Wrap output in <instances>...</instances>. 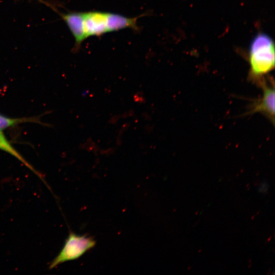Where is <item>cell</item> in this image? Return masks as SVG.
<instances>
[{"label": "cell", "instance_id": "1", "mask_svg": "<svg viewBox=\"0 0 275 275\" xmlns=\"http://www.w3.org/2000/svg\"><path fill=\"white\" fill-rule=\"evenodd\" d=\"M249 60L250 79L259 86L274 67V44L269 35L259 33L255 36L250 44Z\"/></svg>", "mask_w": 275, "mask_h": 275}, {"label": "cell", "instance_id": "2", "mask_svg": "<svg viewBox=\"0 0 275 275\" xmlns=\"http://www.w3.org/2000/svg\"><path fill=\"white\" fill-rule=\"evenodd\" d=\"M95 244L96 241L92 238L70 232L62 249L50 263L49 269H53L65 262L79 258Z\"/></svg>", "mask_w": 275, "mask_h": 275}, {"label": "cell", "instance_id": "3", "mask_svg": "<svg viewBox=\"0 0 275 275\" xmlns=\"http://www.w3.org/2000/svg\"><path fill=\"white\" fill-rule=\"evenodd\" d=\"M259 86L262 89V95L253 101L249 105L246 115L261 113L269 119L272 123L274 120V84H267L263 80Z\"/></svg>", "mask_w": 275, "mask_h": 275}, {"label": "cell", "instance_id": "4", "mask_svg": "<svg viewBox=\"0 0 275 275\" xmlns=\"http://www.w3.org/2000/svg\"><path fill=\"white\" fill-rule=\"evenodd\" d=\"M84 30L86 39L91 36L100 37L108 33L107 12L97 11L84 12Z\"/></svg>", "mask_w": 275, "mask_h": 275}, {"label": "cell", "instance_id": "5", "mask_svg": "<svg viewBox=\"0 0 275 275\" xmlns=\"http://www.w3.org/2000/svg\"><path fill=\"white\" fill-rule=\"evenodd\" d=\"M75 40L74 50L77 51L86 39L84 30V12L60 13Z\"/></svg>", "mask_w": 275, "mask_h": 275}, {"label": "cell", "instance_id": "6", "mask_svg": "<svg viewBox=\"0 0 275 275\" xmlns=\"http://www.w3.org/2000/svg\"><path fill=\"white\" fill-rule=\"evenodd\" d=\"M128 17L123 15L107 12V26L108 32L118 31L125 29H131L134 31L139 30L137 20L142 16Z\"/></svg>", "mask_w": 275, "mask_h": 275}, {"label": "cell", "instance_id": "7", "mask_svg": "<svg viewBox=\"0 0 275 275\" xmlns=\"http://www.w3.org/2000/svg\"><path fill=\"white\" fill-rule=\"evenodd\" d=\"M0 150L3 151L13 156L21 163L29 169L32 171L35 175H36L43 182L47 185L49 188L47 183L45 181L44 177L38 171H37L30 163H29L19 153V152L12 145L9 140L6 138L5 135L0 130Z\"/></svg>", "mask_w": 275, "mask_h": 275}, {"label": "cell", "instance_id": "8", "mask_svg": "<svg viewBox=\"0 0 275 275\" xmlns=\"http://www.w3.org/2000/svg\"><path fill=\"white\" fill-rule=\"evenodd\" d=\"M35 120L31 118H13L0 114V130H3L20 123Z\"/></svg>", "mask_w": 275, "mask_h": 275}, {"label": "cell", "instance_id": "9", "mask_svg": "<svg viewBox=\"0 0 275 275\" xmlns=\"http://www.w3.org/2000/svg\"><path fill=\"white\" fill-rule=\"evenodd\" d=\"M269 187V185L266 181L262 182L258 188V191L260 193H266Z\"/></svg>", "mask_w": 275, "mask_h": 275}]
</instances>
